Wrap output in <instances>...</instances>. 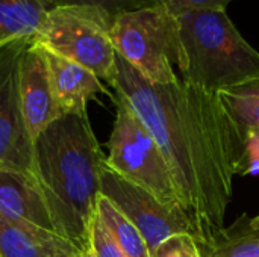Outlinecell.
Returning <instances> with one entry per match:
<instances>
[{"label": "cell", "mask_w": 259, "mask_h": 257, "mask_svg": "<svg viewBox=\"0 0 259 257\" xmlns=\"http://www.w3.org/2000/svg\"><path fill=\"white\" fill-rule=\"evenodd\" d=\"M109 86L152 135L171 171L202 256L225 227L234 177L247 174L243 139L217 94L155 83L115 55Z\"/></svg>", "instance_id": "cell-1"}, {"label": "cell", "mask_w": 259, "mask_h": 257, "mask_svg": "<svg viewBox=\"0 0 259 257\" xmlns=\"http://www.w3.org/2000/svg\"><path fill=\"white\" fill-rule=\"evenodd\" d=\"M105 167L106 156L87 114L58 117L32 144V177L55 232L79 251L90 248Z\"/></svg>", "instance_id": "cell-2"}, {"label": "cell", "mask_w": 259, "mask_h": 257, "mask_svg": "<svg viewBox=\"0 0 259 257\" xmlns=\"http://www.w3.org/2000/svg\"><path fill=\"white\" fill-rule=\"evenodd\" d=\"M178 61L182 82L208 92L259 77V52L238 32L226 9L176 15Z\"/></svg>", "instance_id": "cell-3"}, {"label": "cell", "mask_w": 259, "mask_h": 257, "mask_svg": "<svg viewBox=\"0 0 259 257\" xmlns=\"http://www.w3.org/2000/svg\"><path fill=\"white\" fill-rule=\"evenodd\" d=\"M111 41L115 53L155 83H176L178 23L159 2L114 17Z\"/></svg>", "instance_id": "cell-4"}, {"label": "cell", "mask_w": 259, "mask_h": 257, "mask_svg": "<svg viewBox=\"0 0 259 257\" xmlns=\"http://www.w3.org/2000/svg\"><path fill=\"white\" fill-rule=\"evenodd\" d=\"M114 15L91 6L53 8L33 38L41 47L88 68L108 85L115 71L111 41Z\"/></svg>", "instance_id": "cell-5"}, {"label": "cell", "mask_w": 259, "mask_h": 257, "mask_svg": "<svg viewBox=\"0 0 259 257\" xmlns=\"http://www.w3.org/2000/svg\"><path fill=\"white\" fill-rule=\"evenodd\" d=\"M112 101L117 114L108 141L106 167L161 203L181 206L176 183L158 144L121 98L114 95Z\"/></svg>", "instance_id": "cell-6"}, {"label": "cell", "mask_w": 259, "mask_h": 257, "mask_svg": "<svg viewBox=\"0 0 259 257\" xmlns=\"http://www.w3.org/2000/svg\"><path fill=\"white\" fill-rule=\"evenodd\" d=\"M100 195L108 198L141 233L149 251L178 233H191L188 215L181 206H167L146 189L120 177L108 167L102 171Z\"/></svg>", "instance_id": "cell-7"}, {"label": "cell", "mask_w": 259, "mask_h": 257, "mask_svg": "<svg viewBox=\"0 0 259 257\" xmlns=\"http://www.w3.org/2000/svg\"><path fill=\"white\" fill-rule=\"evenodd\" d=\"M30 41L17 39L0 47V168L32 176V139L18 98V64Z\"/></svg>", "instance_id": "cell-8"}, {"label": "cell", "mask_w": 259, "mask_h": 257, "mask_svg": "<svg viewBox=\"0 0 259 257\" xmlns=\"http://www.w3.org/2000/svg\"><path fill=\"white\" fill-rule=\"evenodd\" d=\"M18 98L26 130L33 141L59 115L42 48L32 39L18 64Z\"/></svg>", "instance_id": "cell-9"}, {"label": "cell", "mask_w": 259, "mask_h": 257, "mask_svg": "<svg viewBox=\"0 0 259 257\" xmlns=\"http://www.w3.org/2000/svg\"><path fill=\"white\" fill-rule=\"evenodd\" d=\"M41 48L59 115L87 114L88 101L97 94H105L109 98H114V94L88 68L44 47Z\"/></svg>", "instance_id": "cell-10"}, {"label": "cell", "mask_w": 259, "mask_h": 257, "mask_svg": "<svg viewBox=\"0 0 259 257\" xmlns=\"http://www.w3.org/2000/svg\"><path fill=\"white\" fill-rule=\"evenodd\" d=\"M0 214L15 223L56 235L42 194L27 173L0 168Z\"/></svg>", "instance_id": "cell-11"}, {"label": "cell", "mask_w": 259, "mask_h": 257, "mask_svg": "<svg viewBox=\"0 0 259 257\" xmlns=\"http://www.w3.org/2000/svg\"><path fill=\"white\" fill-rule=\"evenodd\" d=\"M217 97L243 139L247 173L259 170V77L219 91Z\"/></svg>", "instance_id": "cell-12"}, {"label": "cell", "mask_w": 259, "mask_h": 257, "mask_svg": "<svg viewBox=\"0 0 259 257\" xmlns=\"http://www.w3.org/2000/svg\"><path fill=\"white\" fill-rule=\"evenodd\" d=\"M76 251L64 238L0 214V257H67Z\"/></svg>", "instance_id": "cell-13"}, {"label": "cell", "mask_w": 259, "mask_h": 257, "mask_svg": "<svg viewBox=\"0 0 259 257\" xmlns=\"http://www.w3.org/2000/svg\"><path fill=\"white\" fill-rule=\"evenodd\" d=\"M52 9L50 0H0V45L33 39Z\"/></svg>", "instance_id": "cell-14"}, {"label": "cell", "mask_w": 259, "mask_h": 257, "mask_svg": "<svg viewBox=\"0 0 259 257\" xmlns=\"http://www.w3.org/2000/svg\"><path fill=\"white\" fill-rule=\"evenodd\" d=\"M203 257H259V229L243 215L228 229H222Z\"/></svg>", "instance_id": "cell-15"}, {"label": "cell", "mask_w": 259, "mask_h": 257, "mask_svg": "<svg viewBox=\"0 0 259 257\" xmlns=\"http://www.w3.org/2000/svg\"><path fill=\"white\" fill-rule=\"evenodd\" d=\"M96 215L106 226L127 257H150L149 247L137 227L103 195H99Z\"/></svg>", "instance_id": "cell-16"}, {"label": "cell", "mask_w": 259, "mask_h": 257, "mask_svg": "<svg viewBox=\"0 0 259 257\" xmlns=\"http://www.w3.org/2000/svg\"><path fill=\"white\" fill-rule=\"evenodd\" d=\"M88 250L94 257H127L97 215L94 217L90 229Z\"/></svg>", "instance_id": "cell-17"}, {"label": "cell", "mask_w": 259, "mask_h": 257, "mask_svg": "<svg viewBox=\"0 0 259 257\" xmlns=\"http://www.w3.org/2000/svg\"><path fill=\"white\" fill-rule=\"evenodd\" d=\"M150 257H203L200 247L191 233H178L162 241Z\"/></svg>", "instance_id": "cell-18"}, {"label": "cell", "mask_w": 259, "mask_h": 257, "mask_svg": "<svg viewBox=\"0 0 259 257\" xmlns=\"http://www.w3.org/2000/svg\"><path fill=\"white\" fill-rule=\"evenodd\" d=\"M53 8L58 6H91L106 11L108 14L117 17L121 12L132 11L149 5L144 0H50ZM155 3V2H153Z\"/></svg>", "instance_id": "cell-19"}, {"label": "cell", "mask_w": 259, "mask_h": 257, "mask_svg": "<svg viewBox=\"0 0 259 257\" xmlns=\"http://www.w3.org/2000/svg\"><path fill=\"white\" fill-rule=\"evenodd\" d=\"M173 15H179L190 11L205 9H225L231 0H158Z\"/></svg>", "instance_id": "cell-20"}, {"label": "cell", "mask_w": 259, "mask_h": 257, "mask_svg": "<svg viewBox=\"0 0 259 257\" xmlns=\"http://www.w3.org/2000/svg\"><path fill=\"white\" fill-rule=\"evenodd\" d=\"M67 257H94L91 254V251L90 250H87V251H76V253H73V254H70V256Z\"/></svg>", "instance_id": "cell-21"}, {"label": "cell", "mask_w": 259, "mask_h": 257, "mask_svg": "<svg viewBox=\"0 0 259 257\" xmlns=\"http://www.w3.org/2000/svg\"><path fill=\"white\" fill-rule=\"evenodd\" d=\"M250 226H252L253 229H259V215L258 217H255V218H250Z\"/></svg>", "instance_id": "cell-22"}, {"label": "cell", "mask_w": 259, "mask_h": 257, "mask_svg": "<svg viewBox=\"0 0 259 257\" xmlns=\"http://www.w3.org/2000/svg\"><path fill=\"white\" fill-rule=\"evenodd\" d=\"M144 2H147V3H153V2H158V0H144Z\"/></svg>", "instance_id": "cell-23"}, {"label": "cell", "mask_w": 259, "mask_h": 257, "mask_svg": "<svg viewBox=\"0 0 259 257\" xmlns=\"http://www.w3.org/2000/svg\"><path fill=\"white\" fill-rule=\"evenodd\" d=\"M0 47H2V45H0Z\"/></svg>", "instance_id": "cell-24"}]
</instances>
